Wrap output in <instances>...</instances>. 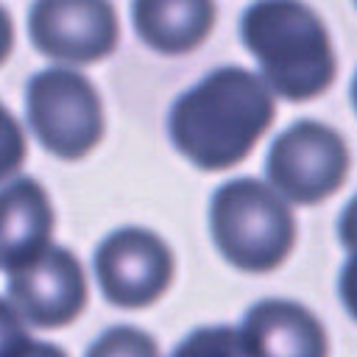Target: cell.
I'll return each instance as SVG.
<instances>
[{"label": "cell", "instance_id": "obj_1", "mask_svg": "<svg viewBox=\"0 0 357 357\" xmlns=\"http://www.w3.org/2000/svg\"><path fill=\"white\" fill-rule=\"evenodd\" d=\"M273 117V89L254 73L226 64L176 98L167 131L195 167L226 170L254 151Z\"/></svg>", "mask_w": 357, "mask_h": 357}, {"label": "cell", "instance_id": "obj_2", "mask_svg": "<svg viewBox=\"0 0 357 357\" xmlns=\"http://www.w3.org/2000/svg\"><path fill=\"white\" fill-rule=\"evenodd\" d=\"M240 39L259 61L265 84L284 100H312L337 75L332 36L304 0L251 3L240 17Z\"/></svg>", "mask_w": 357, "mask_h": 357}, {"label": "cell", "instance_id": "obj_3", "mask_svg": "<svg viewBox=\"0 0 357 357\" xmlns=\"http://www.w3.org/2000/svg\"><path fill=\"white\" fill-rule=\"evenodd\" d=\"M209 229L223 259L245 273L276 271L296 245V218L265 181L243 176L215 190Z\"/></svg>", "mask_w": 357, "mask_h": 357}, {"label": "cell", "instance_id": "obj_4", "mask_svg": "<svg viewBox=\"0 0 357 357\" xmlns=\"http://www.w3.org/2000/svg\"><path fill=\"white\" fill-rule=\"evenodd\" d=\"M25 112L36 139L59 159L86 156L103 137V106L86 75L47 67L28 81Z\"/></svg>", "mask_w": 357, "mask_h": 357}, {"label": "cell", "instance_id": "obj_5", "mask_svg": "<svg viewBox=\"0 0 357 357\" xmlns=\"http://www.w3.org/2000/svg\"><path fill=\"white\" fill-rule=\"evenodd\" d=\"M351 170L346 139L326 123L298 120L268 148V181L293 204L315 206L335 195Z\"/></svg>", "mask_w": 357, "mask_h": 357}, {"label": "cell", "instance_id": "obj_6", "mask_svg": "<svg viewBox=\"0 0 357 357\" xmlns=\"http://www.w3.org/2000/svg\"><path fill=\"white\" fill-rule=\"evenodd\" d=\"M173 251L167 243L139 226L112 231L95 251L98 284L114 307L139 310L165 296L173 282Z\"/></svg>", "mask_w": 357, "mask_h": 357}, {"label": "cell", "instance_id": "obj_7", "mask_svg": "<svg viewBox=\"0 0 357 357\" xmlns=\"http://www.w3.org/2000/svg\"><path fill=\"white\" fill-rule=\"evenodd\" d=\"M28 33L39 53L67 64H89L117 47L120 25L112 0H33Z\"/></svg>", "mask_w": 357, "mask_h": 357}, {"label": "cell", "instance_id": "obj_8", "mask_svg": "<svg viewBox=\"0 0 357 357\" xmlns=\"http://www.w3.org/2000/svg\"><path fill=\"white\" fill-rule=\"evenodd\" d=\"M8 296L28 324L59 329L84 312L86 276L73 251L47 245L36 259L8 273Z\"/></svg>", "mask_w": 357, "mask_h": 357}, {"label": "cell", "instance_id": "obj_9", "mask_svg": "<svg viewBox=\"0 0 357 357\" xmlns=\"http://www.w3.org/2000/svg\"><path fill=\"white\" fill-rule=\"evenodd\" d=\"M240 343L245 357H329V335L304 304L262 298L243 315Z\"/></svg>", "mask_w": 357, "mask_h": 357}, {"label": "cell", "instance_id": "obj_10", "mask_svg": "<svg viewBox=\"0 0 357 357\" xmlns=\"http://www.w3.org/2000/svg\"><path fill=\"white\" fill-rule=\"evenodd\" d=\"M53 206L33 178H14L0 190V268L20 271L50 245Z\"/></svg>", "mask_w": 357, "mask_h": 357}, {"label": "cell", "instance_id": "obj_11", "mask_svg": "<svg viewBox=\"0 0 357 357\" xmlns=\"http://www.w3.org/2000/svg\"><path fill=\"white\" fill-rule=\"evenodd\" d=\"M218 17L215 0H134L131 22L137 36L167 56L195 50Z\"/></svg>", "mask_w": 357, "mask_h": 357}, {"label": "cell", "instance_id": "obj_12", "mask_svg": "<svg viewBox=\"0 0 357 357\" xmlns=\"http://www.w3.org/2000/svg\"><path fill=\"white\" fill-rule=\"evenodd\" d=\"M170 357H245L240 332L231 326H201L190 332Z\"/></svg>", "mask_w": 357, "mask_h": 357}, {"label": "cell", "instance_id": "obj_13", "mask_svg": "<svg viewBox=\"0 0 357 357\" xmlns=\"http://www.w3.org/2000/svg\"><path fill=\"white\" fill-rule=\"evenodd\" d=\"M84 357H162L156 340L134 326H112L106 329Z\"/></svg>", "mask_w": 357, "mask_h": 357}, {"label": "cell", "instance_id": "obj_14", "mask_svg": "<svg viewBox=\"0 0 357 357\" xmlns=\"http://www.w3.org/2000/svg\"><path fill=\"white\" fill-rule=\"evenodd\" d=\"M25 134L14 114L0 103V181L14 176L25 162Z\"/></svg>", "mask_w": 357, "mask_h": 357}, {"label": "cell", "instance_id": "obj_15", "mask_svg": "<svg viewBox=\"0 0 357 357\" xmlns=\"http://www.w3.org/2000/svg\"><path fill=\"white\" fill-rule=\"evenodd\" d=\"M28 343L31 335L22 324L20 310L14 307V301L0 298V357H20Z\"/></svg>", "mask_w": 357, "mask_h": 357}, {"label": "cell", "instance_id": "obj_16", "mask_svg": "<svg viewBox=\"0 0 357 357\" xmlns=\"http://www.w3.org/2000/svg\"><path fill=\"white\" fill-rule=\"evenodd\" d=\"M337 240L349 254H357V195L340 209L337 218Z\"/></svg>", "mask_w": 357, "mask_h": 357}, {"label": "cell", "instance_id": "obj_17", "mask_svg": "<svg viewBox=\"0 0 357 357\" xmlns=\"http://www.w3.org/2000/svg\"><path fill=\"white\" fill-rule=\"evenodd\" d=\"M11 45H14V25H11V17H8V11L0 6V64L8 59V53H11Z\"/></svg>", "mask_w": 357, "mask_h": 357}, {"label": "cell", "instance_id": "obj_18", "mask_svg": "<svg viewBox=\"0 0 357 357\" xmlns=\"http://www.w3.org/2000/svg\"><path fill=\"white\" fill-rule=\"evenodd\" d=\"M20 357H67V354L56 343H42V340H33L31 337V343L22 349Z\"/></svg>", "mask_w": 357, "mask_h": 357}, {"label": "cell", "instance_id": "obj_19", "mask_svg": "<svg viewBox=\"0 0 357 357\" xmlns=\"http://www.w3.org/2000/svg\"><path fill=\"white\" fill-rule=\"evenodd\" d=\"M351 106H354V112H357V73H354V78H351Z\"/></svg>", "mask_w": 357, "mask_h": 357}, {"label": "cell", "instance_id": "obj_20", "mask_svg": "<svg viewBox=\"0 0 357 357\" xmlns=\"http://www.w3.org/2000/svg\"><path fill=\"white\" fill-rule=\"evenodd\" d=\"M354 6H357V0H354Z\"/></svg>", "mask_w": 357, "mask_h": 357}]
</instances>
